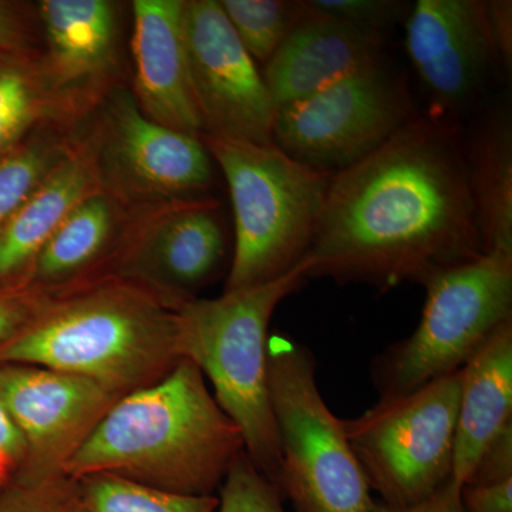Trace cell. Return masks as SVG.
I'll return each mask as SVG.
<instances>
[{"instance_id":"cell-1","label":"cell","mask_w":512,"mask_h":512,"mask_svg":"<svg viewBox=\"0 0 512 512\" xmlns=\"http://www.w3.org/2000/svg\"><path fill=\"white\" fill-rule=\"evenodd\" d=\"M484 254L461 131L439 116L416 117L333 174L308 279L387 291Z\"/></svg>"},{"instance_id":"cell-2","label":"cell","mask_w":512,"mask_h":512,"mask_svg":"<svg viewBox=\"0 0 512 512\" xmlns=\"http://www.w3.org/2000/svg\"><path fill=\"white\" fill-rule=\"evenodd\" d=\"M244 437L208 390L200 369L183 359L160 382L121 397L79 450L64 476L96 474L181 495H214Z\"/></svg>"},{"instance_id":"cell-3","label":"cell","mask_w":512,"mask_h":512,"mask_svg":"<svg viewBox=\"0 0 512 512\" xmlns=\"http://www.w3.org/2000/svg\"><path fill=\"white\" fill-rule=\"evenodd\" d=\"M183 305L121 275L50 293L35 318L0 346V365L86 377L121 399L160 382L183 360L177 343Z\"/></svg>"},{"instance_id":"cell-4","label":"cell","mask_w":512,"mask_h":512,"mask_svg":"<svg viewBox=\"0 0 512 512\" xmlns=\"http://www.w3.org/2000/svg\"><path fill=\"white\" fill-rule=\"evenodd\" d=\"M311 259L266 282L191 299L177 311V343L210 379L214 397L244 437L245 453L281 494L282 457L268 390V329L279 303L308 279ZM282 495V494H281Z\"/></svg>"},{"instance_id":"cell-5","label":"cell","mask_w":512,"mask_h":512,"mask_svg":"<svg viewBox=\"0 0 512 512\" xmlns=\"http://www.w3.org/2000/svg\"><path fill=\"white\" fill-rule=\"evenodd\" d=\"M227 181L235 247L225 291L281 278L308 258L333 173L271 144L200 136Z\"/></svg>"},{"instance_id":"cell-6","label":"cell","mask_w":512,"mask_h":512,"mask_svg":"<svg viewBox=\"0 0 512 512\" xmlns=\"http://www.w3.org/2000/svg\"><path fill=\"white\" fill-rule=\"evenodd\" d=\"M268 390L282 457V497L298 512H370L375 500L338 419L320 396L315 360L289 336L268 339Z\"/></svg>"},{"instance_id":"cell-7","label":"cell","mask_w":512,"mask_h":512,"mask_svg":"<svg viewBox=\"0 0 512 512\" xmlns=\"http://www.w3.org/2000/svg\"><path fill=\"white\" fill-rule=\"evenodd\" d=\"M423 286L426 303L419 326L373 367L380 397L406 396L453 375L512 322V252H487Z\"/></svg>"},{"instance_id":"cell-8","label":"cell","mask_w":512,"mask_h":512,"mask_svg":"<svg viewBox=\"0 0 512 512\" xmlns=\"http://www.w3.org/2000/svg\"><path fill=\"white\" fill-rule=\"evenodd\" d=\"M461 370L343 420L346 437L370 490L384 504L429 497L453 471Z\"/></svg>"},{"instance_id":"cell-9","label":"cell","mask_w":512,"mask_h":512,"mask_svg":"<svg viewBox=\"0 0 512 512\" xmlns=\"http://www.w3.org/2000/svg\"><path fill=\"white\" fill-rule=\"evenodd\" d=\"M92 124L101 191L127 210L211 197L215 163L201 138L148 119L127 84L110 94Z\"/></svg>"},{"instance_id":"cell-10","label":"cell","mask_w":512,"mask_h":512,"mask_svg":"<svg viewBox=\"0 0 512 512\" xmlns=\"http://www.w3.org/2000/svg\"><path fill=\"white\" fill-rule=\"evenodd\" d=\"M416 117L406 84L379 63L279 109L272 140L289 157L335 174Z\"/></svg>"},{"instance_id":"cell-11","label":"cell","mask_w":512,"mask_h":512,"mask_svg":"<svg viewBox=\"0 0 512 512\" xmlns=\"http://www.w3.org/2000/svg\"><path fill=\"white\" fill-rule=\"evenodd\" d=\"M183 30L201 136L274 143L278 110L220 0H184Z\"/></svg>"},{"instance_id":"cell-12","label":"cell","mask_w":512,"mask_h":512,"mask_svg":"<svg viewBox=\"0 0 512 512\" xmlns=\"http://www.w3.org/2000/svg\"><path fill=\"white\" fill-rule=\"evenodd\" d=\"M0 399L26 443L18 476L63 474L70 457L119 397L86 377L46 367L0 365Z\"/></svg>"},{"instance_id":"cell-13","label":"cell","mask_w":512,"mask_h":512,"mask_svg":"<svg viewBox=\"0 0 512 512\" xmlns=\"http://www.w3.org/2000/svg\"><path fill=\"white\" fill-rule=\"evenodd\" d=\"M42 63L67 111L84 126L126 86L123 3L113 0H42Z\"/></svg>"},{"instance_id":"cell-14","label":"cell","mask_w":512,"mask_h":512,"mask_svg":"<svg viewBox=\"0 0 512 512\" xmlns=\"http://www.w3.org/2000/svg\"><path fill=\"white\" fill-rule=\"evenodd\" d=\"M227 256L221 202L214 197L134 211L114 275L136 279L173 301H191Z\"/></svg>"},{"instance_id":"cell-15","label":"cell","mask_w":512,"mask_h":512,"mask_svg":"<svg viewBox=\"0 0 512 512\" xmlns=\"http://www.w3.org/2000/svg\"><path fill=\"white\" fill-rule=\"evenodd\" d=\"M406 46L439 106L466 103L490 74L505 72L491 39L487 0H419L407 18Z\"/></svg>"},{"instance_id":"cell-16","label":"cell","mask_w":512,"mask_h":512,"mask_svg":"<svg viewBox=\"0 0 512 512\" xmlns=\"http://www.w3.org/2000/svg\"><path fill=\"white\" fill-rule=\"evenodd\" d=\"M184 0H134L131 60L137 106L148 119L171 130L204 133L192 92L183 30Z\"/></svg>"},{"instance_id":"cell-17","label":"cell","mask_w":512,"mask_h":512,"mask_svg":"<svg viewBox=\"0 0 512 512\" xmlns=\"http://www.w3.org/2000/svg\"><path fill=\"white\" fill-rule=\"evenodd\" d=\"M306 5L308 12L262 74L276 110L382 63V35Z\"/></svg>"},{"instance_id":"cell-18","label":"cell","mask_w":512,"mask_h":512,"mask_svg":"<svg viewBox=\"0 0 512 512\" xmlns=\"http://www.w3.org/2000/svg\"><path fill=\"white\" fill-rule=\"evenodd\" d=\"M100 190L97 137L90 119L72 151L0 232V285H25L46 242L77 205Z\"/></svg>"},{"instance_id":"cell-19","label":"cell","mask_w":512,"mask_h":512,"mask_svg":"<svg viewBox=\"0 0 512 512\" xmlns=\"http://www.w3.org/2000/svg\"><path fill=\"white\" fill-rule=\"evenodd\" d=\"M133 215L107 192L90 195L46 242L25 285L55 293L113 275Z\"/></svg>"},{"instance_id":"cell-20","label":"cell","mask_w":512,"mask_h":512,"mask_svg":"<svg viewBox=\"0 0 512 512\" xmlns=\"http://www.w3.org/2000/svg\"><path fill=\"white\" fill-rule=\"evenodd\" d=\"M512 430V322L461 369L451 480L463 488L484 454Z\"/></svg>"},{"instance_id":"cell-21","label":"cell","mask_w":512,"mask_h":512,"mask_svg":"<svg viewBox=\"0 0 512 512\" xmlns=\"http://www.w3.org/2000/svg\"><path fill=\"white\" fill-rule=\"evenodd\" d=\"M468 184L485 251L512 252V126L507 109L491 110L464 138Z\"/></svg>"},{"instance_id":"cell-22","label":"cell","mask_w":512,"mask_h":512,"mask_svg":"<svg viewBox=\"0 0 512 512\" xmlns=\"http://www.w3.org/2000/svg\"><path fill=\"white\" fill-rule=\"evenodd\" d=\"M56 124L80 128L47 79L39 55H0V156L30 133Z\"/></svg>"},{"instance_id":"cell-23","label":"cell","mask_w":512,"mask_h":512,"mask_svg":"<svg viewBox=\"0 0 512 512\" xmlns=\"http://www.w3.org/2000/svg\"><path fill=\"white\" fill-rule=\"evenodd\" d=\"M83 127L49 124L36 128L25 140L0 156V232L47 175L72 151Z\"/></svg>"},{"instance_id":"cell-24","label":"cell","mask_w":512,"mask_h":512,"mask_svg":"<svg viewBox=\"0 0 512 512\" xmlns=\"http://www.w3.org/2000/svg\"><path fill=\"white\" fill-rule=\"evenodd\" d=\"M87 512H217V495H181L111 476L80 478Z\"/></svg>"},{"instance_id":"cell-25","label":"cell","mask_w":512,"mask_h":512,"mask_svg":"<svg viewBox=\"0 0 512 512\" xmlns=\"http://www.w3.org/2000/svg\"><path fill=\"white\" fill-rule=\"evenodd\" d=\"M225 16L254 62L266 64L308 12L306 2L220 0Z\"/></svg>"},{"instance_id":"cell-26","label":"cell","mask_w":512,"mask_h":512,"mask_svg":"<svg viewBox=\"0 0 512 512\" xmlns=\"http://www.w3.org/2000/svg\"><path fill=\"white\" fill-rule=\"evenodd\" d=\"M0 512H87V508L79 481L73 478L15 474L0 487Z\"/></svg>"},{"instance_id":"cell-27","label":"cell","mask_w":512,"mask_h":512,"mask_svg":"<svg viewBox=\"0 0 512 512\" xmlns=\"http://www.w3.org/2000/svg\"><path fill=\"white\" fill-rule=\"evenodd\" d=\"M218 497L217 512H286L282 495L242 453L231 467Z\"/></svg>"},{"instance_id":"cell-28","label":"cell","mask_w":512,"mask_h":512,"mask_svg":"<svg viewBox=\"0 0 512 512\" xmlns=\"http://www.w3.org/2000/svg\"><path fill=\"white\" fill-rule=\"evenodd\" d=\"M42 52L39 5L0 0V55H39Z\"/></svg>"},{"instance_id":"cell-29","label":"cell","mask_w":512,"mask_h":512,"mask_svg":"<svg viewBox=\"0 0 512 512\" xmlns=\"http://www.w3.org/2000/svg\"><path fill=\"white\" fill-rule=\"evenodd\" d=\"M319 12L382 35L402 15L403 3L392 0H308Z\"/></svg>"},{"instance_id":"cell-30","label":"cell","mask_w":512,"mask_h":512,"mask_svg":"<svg viewBox=\"0 0 512 512\" xmlns=\"http://www.w3.org/2000/svg\"><path fill=\"white\" fill-rule=\"evenodd\" d=\"M50 293L30 285H0V346L35 318Z\"/></svg>"},{"instance_id":"cell-31","label":"cell","mask_w":512,"mask_h":512,"mask_svg":"<svg viewBox=\"0 0 512 512\" xmlns=\"http://www.w3.org/2000/svg\"><path fill=\"white\" fill-rule=\"evenodd\" d=\"M461 500L466 512H512V477L468 483Z\"/></svg>"},{"instance_id":"cell-32","label":"cell","mask_w":512,"mask_h":512,"mask_svg":"<svg viewBox=\"0 0 512 512\" xmlns=\"http://www.w3.org/2000/svg\"><path fill=\"white\" fill-rule=\"evenodd\" d=\"M370 512H466L461 500V487L448 480L429 497L409 505L376 503Z\"/></svg>"},{"instance_id":"cell-33","label":"cell","mask_w":512,"mask_h":512,"mask_svg":"<svg viewBox=\"0 0 512 512\" xmlns=\"http://www.w3.org/2000/svg\"><path fill=\"white\" fill-rule=\"evenodd\" d=\"M488 25L495 50L510 72L512 64V2L511 0H487Z\"/></svg>"},{"instance_id":"cell-34","label":"cell","mask_w":512,"mask_h":512,"mask_svg":"<svg viewBox=\"0 0 512 512\" xmlns=\"http://www.w3.org/2000/svg\"><path fill=\"white\" fill-rule=\"evenodd\" d=\"M0 448L12 457L16 464V470H18L25 461L26 443L18 427L13 423L2 399H0Z\"/></svg>"},{"instance_id":"cell-35","label":"cell","mask_w":512,"mask_h":512,"mask_svg":"<svg viewBox=\"0 0 512 512\" xmlns=\"http://www.w3.org/2000/svg\"><path fill=\"white\" fill-rule=\"evenodd\" d=\"M15 471V461L12 460V457L6 451L0 448V487L8 483L10 478H12V474H15Z\"/></svg>"}]
</instances>
